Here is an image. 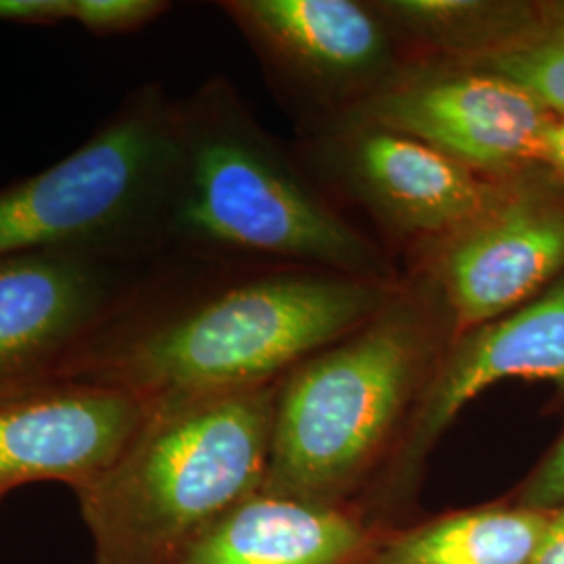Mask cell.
Returning <instances> with one entry per match:
<instances>
[{"instance_id":"obj_1","label":"cell","mask_w":564,"mask_h":564,"mask_svg":"<svg viewBox=\"0 0 564 564\" xmlns=\"http://www.w3.org/2000/svg\"><path fill=\"white\" fill-rule=\"evenodd\" d=\"M400 281L160 258L61 381L121 389L149 408L279 383L375 316Z\"/></svg>"},{"instance_id":"obj_8","label":"cell","mask_w":564,"mask_h":564,"mask_svg":"<svg viewBox=\"0 0 564 564\" xmlns=\"http://www.w3.org/2000/svg\"><path fill=\"white\" fill-rule=\"evenodd\" d=\"M552 387L550 412H564V272L540 295L449 343L402 445L364 514L383 527L416 519L431 454L464 408L502 381Z\"/></svg>"},{"instance_id":"obj_20","label":"cell","mask_w":564,"mask_h":564,"mask_svg":"<svg viewBox=\"0 0 564 564\" xmlns=\"http://www.w3.org/2000/svg\"><path fill=\"white\" fill-rule=\"evenodd\" d=\"M531 564H564V505L552 508L544 540Z\"/></svg>"},{"instance_id":"obj_16","label":"cell","mask_w":564,"mask_h":564,"mask_svg":"<svg viewBox=\"0 0 564 564\" xmlns=\"http://www.w3.org/2000/svg\"><path fill=\"white\" fill-rule=\"evenodd\" d=\"M470 65L523 86L552 113L564 116V28H547L514 51Z\"/></svg>"},{"instance_id":"obj_7","label":"cell","mask_w":564,"mask_h":564,"mask_svg":"<svg viewBox=\"0 0 564 564\" xmlns=\"http://www.w3.org/2000/svg\"><path fill=\"white\" fill-rule=\"evenodd\" d=\"M297 132L337 123L408 63L372 0H224Z\"/></svg>"},{"instance_id":"obj_22","label":"cell","mask_w":564,"mask_h":564,"mask_svg":"<svg viewBox=\"0 0 564 564\" xmlns=\"http://www.w3.org/2000/svg\"><path fill=\"white\" fill-rule=\"evenodd\" d=\"M547 28H564V0H542Z\"/></svg>"},{"instance_id":"obj_2","label":"cell","mask_w":564,"mask_h":564,"mask_svg":"<svg viewBox=\"0 0 564 564\" xmlns=\"http://www.w3.org/2000/svg\"><path fill=\"white\" fill-rule=\"evenodd\" d=\"M398 281L402 268L224 76L178 99L162 256Z\"/></svg>"},{"instance_id":"obj_10","label":"cell","mask_w":564,"mask_h":564,"mask_svg":"<svg viewBox=\"0 0 564 564\" xmlns=\"http://www.w3.org/2000/svg\"><path fill=\"white\" fill-rule=\"evenodd\" d=\"M554 116L523 86L498 74L463 63L412 61L341 121L398 130L487 178L506 181L542 165Z\"/></svg>"},{"instance_id":"obj_12","label":"cell","mask_w":564,"mask_h":564,"mask_svg":"<svg viewBox=\"0 0 564 564\" xmlns=\"http://www.w3.org/2000/svg\"><path fill=\"white\" fill-rule=\"evenodd\" d=\"M141 398L86 381H53L0 398V487L90 481L147 419Z\"/></svg>"},{"instance_id":"obj_19","label":"cell","mask_w":564,"mask_h":564,"mask_svg":"<svg viewBox=\"0 0 564 564\" xmlns=\"http://www.w3.org/2000/svg\"><path fill=\"white\" fill-rule=\"evenodd\" d=\"M69 21V0H0V23L55 25Z\"/></svg>"},{"instance_id":"obj_23","label":"cell","mask_w":564,"mask_h":564,"mask_svg":"<svg viewBox=\"0 0 564 564\" xmlns=\"http://www.w3.org/2000/svg\"><path fill=\"white\" fill-rule=\"evenodd\" d=\"M9 494V489H4V487H0V502H2V498Z\"/></svg>"},{"instance_id":"obj_15","label":"cell","mask_w":564,"mask_h":564,"mask_svg":"<svg viewBox=\"0 0 564 564\" xmlns=\"http://www.w3.org/2000/svg\"><path fill=\"white\" fill-rule=\"evenodd\" d=\"M410 61L479 63L547 30L542 0H372Z\"/></svg>"},{"instance_id":"obj_3","label":"cell","mask_w":564,"mask_h":564,"mask_svg":"<svg viewBox=\"0 0 564 564\" xmlns=\"http://www.w3.org/2000/svg\"><path fill=\"white\" fill-rule=\"evenodd\" d=\"M456 335L435 286L403 272L375 316L279 383L263 487L364 514Z\"/></svg>"},{"instance_id":"obj_9","label":"cell","mask_w":564,"mask_h":564,"mask_svg":"<svg viewBox=\"0 0 564 564\" xmlns=\"http://www.w3.org/2000/svg\"><path fill=\"white\" fill-rule=\"evenodd\" d=\"M403 272L435 286L458 333L517 310L564 272V182L544 165L508 178L481 214Z\"/></svg>"},{"instance_id":"obj_14","label":"cell","mask_w":564,"mask_h":564,"mask_svg":"<svg viewBox=\"0 0 564 564\" xmlns=\"http://www.w3.org/2000/svg\"><path fill=\"white\" fill-rule=\"evenodd\" d=\"M552 508L500 498L410 523L381 527L362 564H531Z\"/></svg>"},{"instance_id":"obj_5","label":"cell","mask_w":564,"mask_h":564,"mask_svg":"<svg viewBox=\"0 0 564 564\" xmlns=\"http://www.w3.org/2000/svg\"><path fill=\"white\" fill-rule=\"evenodd\" d=\"M178 99L132 90L74 153L0 188V260L88 249L160 260Z\"/></svg>"},{"instance_id":"obj_4","label":"cell","mask_w":564,"mask_h":564,"mask_svg":"<svg viewBox=\"0 0 564 564\" xmlns=\"http://www.w3.org/2000/svg\"><path fill=\"white\" fill-rule=\"evenodd\" d=\"M279 383L151 405L120 456L74 489L95 563L172 564L258 491Z\"/></svg>"},{"instance_id":"obj_17","label":"cell","mask_w":564,"mask_h":564,"mask_svg":"<svg viewBox=\"0 0 564 564\" xmlns=\"http://www.w3.org/2000/svg\"><path fill=\"white\" fill-rule=\"evenodd\" d=\"M172 9L163 0H69V21L95 36L132 34Z\"/></svg>"},{"instance_id":"obj_11","label":"cell","mask_w":564,"mask_h":564,"mask_svg":"<svg viewBox=\"0 0 564 564\" xmlns=\"http://www.w3.org/2000/svg\"><path fill=\"white\" fill-rule=\"evenodd\" d=\"M153 262L88 249L0 260V398L61 381Z\"/></svg>"},{"instance_id":"obj_6","label":"cell","mask_w":564,"mask_h":564,"mask_svg":"<svg viewBox=\"0 0 564 564\" xmlns=\"http://www.w3.org/2000/svg\"><path fill=\"white\" fill-rule=\"evenodd\" d=\"M303 167L405 268L494 202V181L398 130L341 121L300 134ZM508 181V178H506Z\"/></svg>"},{"instance_id":"obj_13","label":"cell","mask_w":564,"mask_h":564,"mask_svg":"<svg viewBox=\"0 0 564 564\" xmlns=\"http://www.w3.org/2000/svg\"><path fill=\"white\" fill-rule=\"evenodd\" d=\"M379 529L358 510L262 485L203 529L172 564H362Z\"/></svg>"},{"instance_id":"obj_21","label":"cell","mask_w":564,"mask_h":564,"mask_svg":"<svg viewBox=\"0 0 564 564\" xmlns=\"http://www.w3.org/2000/svg\"><path fill=\"white\" fill-rule=\"evenodd\" d=\"M542 165L550 174L564 182V116H554L545 130Z\"/></svg>"},{"instance_id":"obj_18","label":"cell","mask_w":564,"mask_h":564,"mask_svg":"<svg viewBox=\"0 0 564 564\" xmlns=\"http://www.w3.org/2000/svg\"><path fill=\"white\" fill-rule=\"evenodd\" d=\"M506 498L514 505L540 510L564 505V429Z\"/></svg>"}]
</instances>
